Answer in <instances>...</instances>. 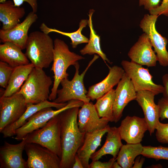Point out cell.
Returning a JSON list of instances; mask_svg holds the SVG:
<instances>
[{
    "label": "cell",
    "mask_w": 168,
    "mask_h": 168,
    "mask_svg": "<svg viewBox=\"0 0 168 168\" xmlns=\"http://www.w3.org/2000/svg\"><path fill=\"white\" fill-rule=\"evenodd\" d=\"M152 168H162V166L160 164H158L155 165H152L151 166Z\"/></svg>",
    "instance_id": "42"
},
{
    "label": "cell",
    "mask_w": 168,
    "mask_h": 168,
    "mask_svg": "<svg viewBox=\"0 0 168 168\" xmlns=\"http://www.w3.org/2000/svg\"><path fill=\"white\" fill-rule=\"evenodd\" d=\"M84 103L80 100H72L67 102L65 106L56 110L52 107L43 109L30 117L26 123L15 131L14 138L21 141L29 133L44 126L52 118L68 109L81 107Z\"/></svg>",
    "instance_id": "7"
},
{
    "label": "cell",
    "mask_w": 168,
    "mask_h": 168,
    "mask_svg": "<svg viewBox=\"0 0 168 168\" xmlns=\"http://www.w3.org/2000/svg\"><path fill=\"white\" fill-rule=\"evenodd\" d=\"M53 64L51 69L54 74V82L49 100H54L57 96L58 88L62 80L68 78V68L74 66L78 61L85 58L71 51L68 45L63 40L58 38L54 41Z\"/></svg>",
    "instance_id": "2"
},
{
    "label": "cell",
    "mask_w": 168,
    "mask_h": 168,
    "mask_svg": "<svg viewBox=\"0 0 168 168\" xmlns=\"http://www.w3.org/2000/svg\"><path fill=\"white\" fill-rule=\"evenodd\" d=\"M109 73L105 78L89 88L87 96L90 100H97L113 89L125 73L122 67L118 66L109 67Z\"/></svg>",
    "instance_id": "19"
},
{
    "label": "cell",
    "mask_w": 168,
    "mask_h": 168,
    "mask_svg": "<svg viewBox=\"0 0 168 168\" xmlns=\"http://www.w3.org/2000/svg\"><path fill=\"white\" fill-rule=\"evenodd\" d=\"M79 107L66 110L59 114L62 155L60 168H71L85 133L80 130L77 118Z\"/></svg>",
    "instance_id": "1"
},
{
    "label": "cell",
    "mask_w": 168,
    "mask_h": 168,
    "mask_svg": "<svg viewBox=\"0 0 168 168\" xmlns=\"http://www.w3.org/2000/svg\"><path fill=\"white\" fill-rule=\"evenodd\" d=\"M164 91L162 93L163 96H168V73L164 74L162 78Z\"/></svg>",
    "instance_id": "38"
},
{
    "label": "cell",
    "mask_w": 168,
    "mask_h": 168,
    "mask_svg": "<svg viewBox=\"0 0 168 168\" xmlns=\"http://www.w3.org/2000/svg\"><path fill=\"white\" fill-rule=\"evenodd\" d=\"M149 12L150 14L159 16L163 15L168 16V0H162L159 7Z\"/></svg>",
    "instance_id": "34"
},
{
    "label": "cell",
    "mask_w": 168,
    "mask_h": 168,
    "mask_svg": "<svg viewBox=\"0 0 168 168\" xmlns=\"http://www.w3.org/2000/svg\"><path fill=\"white\" fill-rule=\"evenodd\" d=\"M88 24V20L82 19L79 24V28L75 31L72 32H66L61 31L55 28L48 27L44 23H42L40 28L44 33L49 34L50 32H56L69 37L71 39V44L73 48H75L77 45L82 43H87L89 39L82 34L83 29Z\"/></svg>",
    "instance_id": "28"
},
{
    "label": "cell",
    "mask_w": 168,
    "mask_h": 168,
    "mask_svg": "<svg viewBox=\"0 0 168 168\" xmlns=\"http://www.w3.org/2000/svg\"><path fill=\"white\" fill-rule=\"evenodd\" d=\"M67 102L58 103L46 100L37 104H27L26 110L17 121L5 127L0 132L4 138L10 137L15 135L16 131L23 126L27 120L40 110L47 107H54L57 109L62 108Z\"/></svg>",
    "instance_id": "21"
},
{
    "label": "cell",
    "mask_w": 168,
    "mask_h": 168,
    "mask_svg": "<svg viewBox=\"0 0 168 168\" xmlns=\"http://www.w3.org/2000/svg\"><path fill=\"white\" fill-rule=\"evenodd\" d=\"M43 69L34 67L17 92L22 95L26 104H37L49 99L53 81Z\"/></svg>",
    "instance_id": "4"
},
{
    "label": "cell",
    "mask_w": 168,
    "mask_h": 168,
    "mask_svg": "<svg viewBox=\"0 0 168 168\" xmlns=\"http://www.w3.org/2000/svg\"><path fill=\"white\" fill-rule=\"evenodd\" d=\"M26 143L25 139L16 144L5 141L0 148V168H27L26 161L22 157Z\"/></svg>",
    "instance_id": "17"
},
{
    "label": "cell",
    "mask_w": 168,
    "mask_h": 168,
    "mask_svg": "<svg viewBox=\"0 0 168 168\" xmlns=\"http://www.w3.org/2000/svg\"><path fill=\"white\" fill-rule=\"evenodd\" d=\"M78 111L77 124L82 132H91L103 128L108 125L109 120L99 117L92 102L84 103Z\"/></svg>",
    "instance_id": "16"
},
{
    "label": "cell",
    "mask_w": 168,
    "mask_h": 168,
    "mask_svg": "<svg viewBox=\"0 0 168 168\" xmlns=\"http://www.w3.org/2000/svg\"><path fill=\"white\" fill-rule=\"evenodd\" d=\"M24 139L27 143H36L47 148L61 159L62 149L59 114L42 127L29 133Z\"/></svg>",
    "instance_id": "6"
},
{
    "label": "cell",
    "mask_w": 168,
    "mask_h": 168,
    "mask_svg": "<svg viewBox=\"0 0 168 168\" xmlns=\"http://www.w3.org/2000/svg\"><path fill=\"white\" fill-rule=\"evenodd\" d=\"M110 127L108 124L103 128L85 133L83 143L77 153L84 168H89V161L91 155L100 145L102 137Z\"/></svg>",
    "instance_id": "20"
},
{
    "label": "cell",
    "mask_w": 168,
    "mask_h": 168,
    "mask_svg": "<svg viewBox=\"0 0 168 168\" xmlns=\"http://www.w3.org/2000/svg\"><path fill=\"white\" fill-rule=\"evenodd\" d=\"M7 0H0V3L3 2ZM15 6L19 7L24 2H27L31 7L32 11L36 13L38 9L37 0H12Z\"/></svg>",
    "instance_id": "37"
},
{
    "label": "cell",
    "mask_w": 168,
    "mask_h": 168,
    "mask_svg": "<svg viewBox=\"0 0 168 168\" xmlns=\"http://www.w3.org/2000/svg\"><path fill=\"white\" fill-rule=\"evenodd\" d=\"M155 96L150 91H140L137 92L135 99L142 110L150 135L153 133L160 122L159 108L155 103Z\"/></svg>",
    "instance_id": "18"
},
{
    "label": "cell",
    "mask_w": 168,
    "mask_h": 168,
    "mask_svg": "<svg viewBox=\"0 0 168 168\" xmlns=\"http://www.w3.org/2000/svg\"><path fill=\"white\" fill-rule=\"evenodd\" d=\"M156 130L157 141L161 143L168 144V123L163 124L159 122Z\"/></svg>",
    "instance_id": "32"
},
{
    "label": "cell",
    "mask_w": 168,
    "mask_h": 168,
    "mask_svg": "<svg viewBox=\"0 0 168 168\" xmlns=\"http://www.w3.org/2000/svg\"><path fill=\"white\" fill-rule=\"evenodd\" d=\"M72 168H84L82 163L76 154L74 158V161L72 166Z\"/></svg>",
    "instance_id": "40"
},
{
    "label": "cell",
    "mask_w": 168,
    "mask_h": 168,
    "mask_svg": "<svg viewBox=\"0 0 168 168\" xmlns=\"http://www.w3.org/2000/svg\"><path fill=\"white\" fill-rule=\"evenodd\" d=\"M147 35L144 33L131 47L128 55L131 61L147 67H155L158 59Z\"/></svg>",
    "instance_id": "15"
},
{
    "label": "cell",
    "mask_w": 168,
    "mask_h": 168,
    "mask_svg": "<svg viewBox=\"0 0 168 168\" xmlns=\"http://www.w3.org/2000/svg\"><path fill=\"white\" fill-rule=\"evenodd\" d=\"M94 11H95L92 9L90 10L89 11L88 25L90 32V39L87 44L80 50V52L81 54L82 55L97 54L105 63L107 62L110 63V61L101 49L100 45V36L96 34L93 28L92 16Z\"/></svg>",
    "instance_id": "26"
},
{
    "label": "cell",
    "mask_w": 168,
    "mask_h": 168,
    "mask_svg": "<svg viewBox=\"0 0 168 168\" xmlns=\"http://www.w3.org/2000/svg\"><path fill=\"white\" fill-rule=\"evenodd\" d=\"M25 99L16 93L9 96L0 98V132L6 126L17 121L27 108Z\"/></svg>",
    "instance_id": "10"
},
{
    "label": "cell",
    "mask_w": 168,
    "mask_h": 168,
    "mask_svg": "<svg viewBox=\"0 0 168 168\" xmlns=\"http://www.w3.org/2000/svg\"><path fill=\"white\" fill-rule=\"evenodd\" d=\"M25 49V54L34 67L47 68L53 62L54 42L49 34L39 31L30 33Z\"/></svg>",
    "instance_id": "3"
},
{
    "label": "cell",
    "mask_w": 168,
    "mask_h": 168,
    "mask_svg": "<svg viewBox=\"0 0 168 168\" xmlns=\"http://www.w3.org/2000/svg\"><path fill=\"white\" fill-rule=\"evenodd\" d=\"M25 14L24 8L15 6L11 0L0 3V21L2 24L1 29L8 30L13 28L20 23Z\"/></svg>",
    "instance_id": "23"
},
{
    "label": "cell",
    "mask_w": 168,
    "mask_h": 168,
    "mask_svg": "<svg viewBox=\"0 0 168 168\" xmlns=\"http://www.w3.org/2000/svg\"><path fill=\"white\" fill-rule=\"evenodd\" d=\"M14 68L6 62H0V86L5 89L7 87Z\"/></svg>",
    "instance_id": "31"
},
{
    "label": "cell",
    "mask_w": 168,
    "mask_h": 168,
    "mask_svg": "<svg viewBox=\"0 0 168 168\" xmlns=\"http://www.w3.org/2000/svg\"><path fill=\"white\" fill-rule=\"evenodd\" d=\"M112 168H122L121 166L117 161H115L113 163Z\"/></svg>",
    "instance_id": "41"
},
{
    "label": "cell",
    "mask_w": 168,
    "mask_h": 168,
    "mask_svg": "<svg viewBox=\"0 0 168 168\" xmlns=\"http://www.w3.org/2000/svg\"><path fill=\"white\" fill-rule=\"evenodd\" d=\"M38 18L36 13L29 12L24 20L13 28L8 30H0V39L2 42H11L20 48L25 49L28 38V32L32 25Z\"/></svg>",
    "instance_id": "13"
},
{
    "label": "cell",
    "mask_w": 168,
    "mask_h": 168,
    "mask_svg": "<svg viewBox=\"0 0 168 168\" xmlns=\"http://www.w3.org/2000/svg\"><path fill=\"white\" fill-rule=\"evenodd\" d=\"M161 0H138L139 5L150 12L157 8L160 5Z\"/></svg>",
    "instance_id": "35"
},
{
    "label": "cell",
    "mask_w": 168,
    "mask_h": 168,
    "mask_svg": "<svg viewBox=\"0 0 168 168\" xmlns=\"http://www.w3.org/2000/svg\"><path fill=\"white\" fill-rule=\"evenodd\" d=\"M136 94L130 79L125 72L115 90L113 106L114 122L117 123L120 119L125 107L131 101L135 100Z\"/></svg>",
    "instance_id": "12"
},
{
    "label": "cell",
    "mask_w": 168,
    "mask_h": 168,
    "mask_svg": "<svg viewBox=\"0 0 168 168\" xmlns=\"http://www.w3.org/2000/svg\"><path fill=\"white\" fill-rule=\"evenodd\" d=\"M116 158L113 157L107 162H102L98 160L92 161L89 164V168H112Z\"/></svg>",
    "instance_id": "36"
},
{
    "label": "cell",
    "mask_w": 168,
    "mask_h": 168,
    "mask_svg": "<svg viewBox=\"0 0 168 168\" xmlns=\"http://www.w3.org/2000/svg\"><path fill=\"white\" fill-rule=\"evenodd\" d=\"M143 146L140 143L123 145L116 158L122 168H132L135 159L141 154Z\"/></svg>",
    "instance_id": "27"
},
{
    "label": "cell",
    "mask_w": 168,
    "mask_h": 168,
    "mask_svg": "<svg viewBox=\"0 0 168 168\" xmlns=\"http://www.w3.org/2000/svg\"><path fill=\"white\" fill-rule=\"evenodd\" d=\"M125 72L130 79L137 92L147 90L153 92L155 95L162 93L163 86L154 83L152 76L147 68L131 61L123 60L121 63Z\"/></svg>",
    "instance_id": "8"
},
{
    "label": "cell",
    "mask_w": 168,
    "mask_h": 168,
    "mask_svg": "<svg viewBox=\"0 0 168 168\" xmlns=\"http://www.w3.org/2000/svg\"><path fill=\"white\" fill-rule=\"evenodd\" d=\"M34 68L31 63L15 68L7 86L1 96H9L17 92Z\"/></svg>",
    "instance_id": "25"
},
{
    "label": "cell",
    "mask_w": 168,
    "mask_h": 168,
    "mask_svg": "<svg viewBox=\"0 0 168 168\" xmlns=\"http://www.w3.org/2000/svg\"><path fill=\"white\" fill-rule=\"evenodd\" d=\"M122 140L127 143H140L142 141L146 131L148 130L144 118L133 116H127L118 127Z\"/></svg>",
    "instance_id": "14"
},
{
    "label": "cell",
    "mask_w": 168,
    "mask_h": 168,
    "mask_svg": "<svg viewBox=\"0 0 168 168\" xmlns=\"http://www.w3.org/2000/svg\"><path fill=\"white\" fill-rule=\"evenodd\" d=\"M99 58L98 55L95 54L86 69L80 74L79 73V64L77 62L74 65L75 72L73 78L71 80L68 78L62 80L60 84L62 88L58 90L57 97L53 101L60 103L67 102L72 100H78L84 103L89 102L90 100L87 96L88 91L84 85V78L90 67Z\"/></svg>",
    "instance_id": "5"
},
{
    "label": "cell",
    "mask_w": 168,
    "mask_h": 168,
    "mask_svg": "<svg viewBox=\"0 0 168 168\" xmlns=\"http://www.w3.org/2000/svg\"><path fill=\"white\" fill-rule=\"evenodd\" d=\"M16 44L9 42L0 44V59L13 68L27 64L29 61L25 54Z\"/></svg>",
    "instance_id": "24"
},
{
    "label": "cell",
    "mask_w": 168,
    "mask_h": 168,
    "mask_svg": "<svg viewBox=\"0 0 168 168\" xmlns=\"http://www.w3.org/2000/svg\"><path fill=\"white\" fill-rule=\"evenodd\" d=\"M24 150L27 156V168H60L58 156L39 144L27 143Z\"/></svg>",
    "instance_id": "11"
},
{
    "label": "cell",
    "mask_w": 168,
    "mask_h": 168,
    "mask_svg": "<svg viewBox=\"0 0 168 168\" xmlns=\"http://www.w3.org/2000/svg\"><path fill=\"white\" fill-rule=\"evenodd\" d=\"M104 144L98 150L93 154L90 159L92 161L98 160L107 154L111 155L116 158L119 150L123 145L118 127H110L107 133Z\"/></svg>",
    "instance_id": "22"
},
{
    "label": "cell",
    "mask_w": 168,
    "mask_h": 168,
    "mask_svg": "<svg viewBox=\"0 0 168 168\" xmlns=\"http://www.w3.org/2000/svg\"><path fill=\"white\" fill-rule=\"evenodd\" d=\"M160 110V118L161 120L168 119V96H163L158 101Z\"/></svg>",
    "instance_id": "33"
},
{
    "label": "cell",
    "mask_w": 168,
    "mask_h": 168,
    "mask_svg": "<svg viewBox=\"0 0 168 168\" xmlns=\"http://www.w3.org/2000/svg\"><path fill=\"white\" fill-rule=\"evenodd\" d=\"M114 96L115 89H112L97 99L94 105L99 117L106 118L110 122H114L113 106Z\"/></svg>",
    "instance_id": "29"
},
{
    "label": "cell",
    "mask_w": 168,
    "mask_h": 168,
    "mask_svg": "<svg viewBox=\"0 0 168 168\" xmlns=\"http://www.w3.org/2000/svg\"><path fill=\"white\" fill-rule=\"evenodd\" d=\"M141 155L144 157L156 160H168V147L143 146Z\"/></svg>",
    "instance_id": "30"
},
{
    "label": "cell",
    "mask_w": 168,
    "mask_h": 168,
    "mask_svg": "<svg viewBox=\"0 0 168 168\" xmlns=\"http://www.w3.org/2000/svg\"><path fill=\"white\" fill-rule=\"evenodd\" d=\"M144 157H138L135 160L134 163L132 168H141L145 161Z\"/></svg>",
    "instance_id": "39"
},
{
    "label": "cell",
    "mask_w": 168,
    "mask_h": 168,
    "mask_svg": "<svg viewBox=\"0 0 168 168\" xmlns=\"http://www.w3.org/2000/svg\"><path fill=\"white\" fill-rule=\"evenodd\" d=\"M159 16L146 14L139 24L142 31L148 36L157 56L158 62L163 67L168 66V40L162 36L156 28V23Z\"/></svg>",
    "instance_id": "9"
}]
</instances>
